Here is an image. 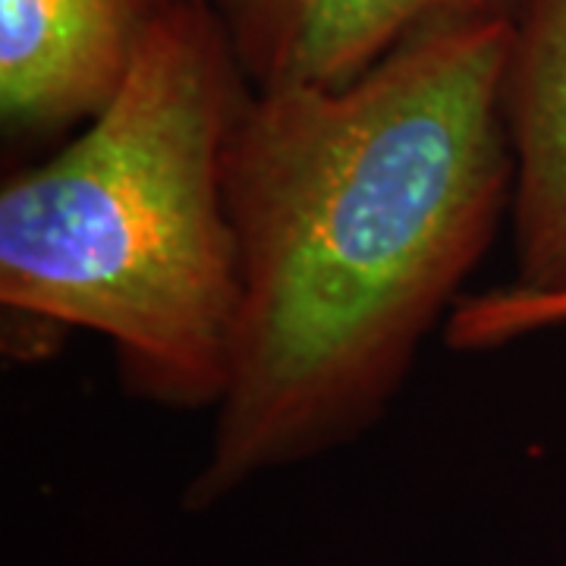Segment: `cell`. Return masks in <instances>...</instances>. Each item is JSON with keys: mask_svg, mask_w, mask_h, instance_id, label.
I'll use <instances>...</instances> for the list:
<instances>
[{"mask_svg": "<svg viewBox=\"0 0 566 566\" xmlns=\"http://www.w3.org/2000/svg\"><path fill=\"white\" fill-rule=\"evenodd\" d=\"M510 35L434 29L346 85L249 95L227 142L240 315L189 510L385 416L510 208Z\"/></svg>", "mask_w": 566, "mask_h": 566, "instance_id": "obj_1", "label": "cell"}, {"mask_svg": "<svg viewBox=\"0 0 566 566\" xmlns=\"http://www.w3.org/2000/svg\"><path fill=\"white\" fill-rule=\"evenodd\" d=\"M252 92L214 7L170 0L120 95L3 182V308L102 334L145 400L221 403L240 315L227 142Z\"/></svg>", "mask_w": 566, "mask_h": 566, "instance_id": "obj_2", "label": "cell"}, {"mask_svg": "<svg viewBox=\"0 0 566 566\" xmlns=\"http://www.w3.org/2000/svg\"><path fill=\"white\" fill-rule=\"evenodd\" d=\"M170 0H0V120L7 139H54L120 95Z\"/></svg>", "mask_w": 566, "mask_h": 566, "instance_id": "obj_3", "label": "cell"}, {"mask_svg": "<svg viewBox=\"0 0 566 566\" xmlns=\"http://www.w3.org/2000/svg\"><path fill=\"white\" fill-rule=\"evenodd\" d=\"M255 92L346 85L434 29L513 20L520 0H208Z\"/></svg>", "mask_w": 566, "mask_h": 566, "instance_id": "obj_4", "label": "cell"}, {"mask_svg": "<svg viewBox=\"0 0 566 566\" xmlns=\"http://www.w3.org/2000/svg\"><path fill=\"white\" fill-rule=\"evenodd\" d=\"M513 262L526 296L566 293V0H520L504 70Z\"/></svg>", "mask_w": 566, "mask_h": 566, "instance_id": "obj_5", "label": "cell"}, {"mask_svg": "<svg viewBox=\"0 0 566 566\" xmlns=\"http://www.w3.org/2000/svg\"><path fill=\"white\" fill-rule=\"evenodd\" d=\"M557 324H566V293L526 296L504 283L488 293L460 296L447 315L444 340L460 353H488Z\"/></svg>", "mask_w": 566, "mask_h": 566, "instance_id": "obj_6", "label": "cell"}]
</instances>
